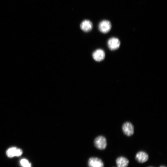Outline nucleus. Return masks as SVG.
Masks as SVG:
<instances>
[{"instance_id":"9d476101","label":"nucleus","mask_w":167,"mask_h":167,"mask_svg":"<svg viewBox=\"0 0 167 167\" xmlns=\"http://www.w3.org/2000/svg\"><path fill=\"white\" fill-rule=\"evenodd\" d=\"M116 162L118 167H127L129 161L126 158L120 156L116 159Z\"/></svg>"},{"instance_id":"f257e3e1","label":"nucleus","mask_w":167,"mask_h":167,"mask_svg":"<svg viewBox=\"0 0 167 167\" xmlns=\"http://www.w3.org/2000/svg\"><path fill=\"white\" fill-rule=\"evenodd\" d=\"M94 144L96 148L100 150L105 149L107 146V141L105 137L99 136L96 138L94 140Z\"/></svg>"},{"instance_id":"6e6552de","label":"nucleus","mask_w":167,"mask_h":167,"mask_svg":"<svg viewBox=\"0 0 167 167\" xmlns=\"http://www.w3.org/2000/svg\"><path fill=\"white\" fill-rule=\"evenodd\" d=\"M148 159V156L145 152L143 151H139L136 155L135 159L139 163H143Z\"/></svg>"},{"instance_id":"f03ea898","label":"nucleus","mask_w":167,"mask_h":167,"mask_svg":"<svg viewBox=\"0 0 167 167\" xmlns=\"http://www.w3.org/2000/svg\"><path fill=\"white\" fill-rule=\"evenodd\" d=\"M112 26L110 21L107 20H103L101 21L98 25L99 31L104 33L109 32Z\"/></svg>"},{"instance_id":"f8f14e48","label":"nucleus","mask_w":167,"mask_h":167,"mask_svg":"<svg viewBox=\"0 0 167 167\" xmlns=\"http://www.w3.org/2000/svg\"><path fill=\"white\" fill-rule=\"evenodd\" d=\"M160 167H166L165 166H160Z\"/></svg>"},{"instance_id":"20e7f679","label":"nucleus","mask_w":167,"mask_h":167,"mask_svg":"<svg viewBox=\"0 0 167 167\" xmlns=\"http://www.w3.org/2000/svg\"><path fill=\"white\" fill-rule=\"evenodd\" d=\"M88 165L89 167H104L102 161L96 157H91L88 160Z\"/></svg>"},{"instance_id":"1a4fd4ad","label":"nucleus","mask_w":167,"mask_h":167,"mask_svg":"<svg viewBox=\"0 0 167 167\" xmlns=\"http://www.w3.org/2000/svg\"><path fill=\"white\" fill-rule=\"evenodd\" d=\"M92 22L88 20H83L80 25L81 29L85 32L90 31L92 29Z\"/></svg>"},{"instance_id":"9b49d317","label":"nucleus","mask_w":167,"mask_h":167,"mask_svg":"<svg viewBox=\"0 0 167 167\" xmlns=\"http://www.w3.org/2000/svg\"><path fill=\"white\" fill-rule=\"evenodd\" d=\"M20 163L23 167H31L30 163L26 159H21L20 161Z\"/></svg>"},{"instance_id":"423d86ee","label":"nucleus","mask_w":167,"mask_h":167,"mask_svg":"<svg viewBox=\"0 0 167 167\" xmlns=\"http://www.w3.org/2000/svg\"><path fill=\"white\" fill-rule=\"evenodd\" d=\"M92 57L93 59L97 62H100L104 60L105 57L104 51L101 49H98L93 53Z\"/></svg>"},{"instance_id":"39448f33","label":"nucleus","mask_w":167,"mask_h":167,"mask_svg":"<svg viewBox=\"0 0 167 167\" xmlns=\"http://www.w3.org/2000/svg\"><path fill=\"white\" fill-rule=\"evenodd\" d=\"M122 130L124 134L128 136H131L134 133L133 126L129 122H126L123 124Z\"/></svg>"},{"instance_id":"0eeeda50","label":"nucleus","mask_w":167,"mask_h":167,"mask_svg":"<svg viewBox=\"0 0 167 167\" xmlns=\"http://www.w3.org/2000/svg\"><path fill=\"white\" fill-rule=\"evenodd\" d=\"M22 150L16 147H12L9 148L6 151L7 156L9 157H12L14 156H19L22 153Z\"/></svg>"},{"instance_id":"7ed1b4c3","label":"nucleus","mask_w":167,"mask_h":167,"mask_svg":"<svg viewBox=\"0 0 167 167\" xmlns=\"http://www.w3.org/2000/svg\"><path fill=\"white\" fill-rule=\"evenodd\" d=\"M108 46L109 49L112 50L117 49L120 45V41L116 37H112L108 41Z\"/></svg>"}]
</instances>
